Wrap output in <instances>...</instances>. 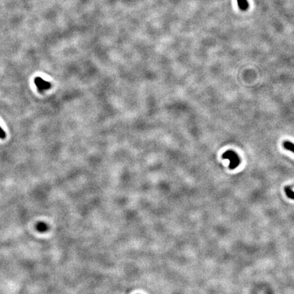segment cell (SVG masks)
Here are the masks:
<instances>
[{
	"instance_id": "52a82bcc",
	"label": "cell",
	"mask_w": 294,
	"mask_h": 294,
	"mask_svg": "<svg viewBox=\"0 0 294 294\" xmlns=\"http://www.w3.org/2000/svg\"><path fill=\"white\" fill-rule=\"evenodd\" d=\"M6 137V134L5 132L3 130V129L0 127V138L1 139H5Z\"/></svg>"
},
{
	"instance_id": "277c9868",
	"label": "cell",
	"mask_w": 294,
	"mask_h": 294,
	"mask_svg": "<svg viewBox=\"0 0 294 294\" xmlns=\"http://www.w3.org/2000/svg\"><path fill=\"white\" fill-rule=\"evenodd\" d=\"M37 230L40 232H44L46 231H47L48 226L45 223L40 222L37 224Z\"/></svg>"
},
{
	"instance_id": "3957f363",
	"label": "cell",
	"mask_w": 294,
	"mask_h": 294,
	"mask_svg": "<svg viewBox=\"0 0 294 294\" xmlns=\"http://www.w3.org/2000/svg\"><path fill=\"white\" fill-rule=\"evenodd\" d=\"M282 146L286 150L291 151L294 153V144L290 142V141L286 140L282 143Z\"/></svg>"
},
{
	"instance_id": "7a4b0ae2",
	"label": "cell",
	"mask_w": 294,
	"mask_h": 294,
	"mask_svg": "<svg viewBox=\"0 0 294 294\" xmlns=\"http://www.w3.org/2000/svg\"><path fill=\"white\" fill-rule=\"evenodd\" d=\"M34 82H35V85H36L37 89L39 90L40 92H42V91L45 90L50 89L51 87L50 82L44 81V80L40 77L36 78L35 80H34Z\"/></svg>"
},
{
	"instance_id": "8992f818",
	"label": "cell",
	"mask_w": 294,
	"mask_h": 294,
	"mask_svg": "<svg viewBox=\"0 0 294 294\" xmlns=\"http://www.w3.org/2000/svg\"><path fill=\"white\" fill-rule=\"evenodd\" d=\"M239 7L242 10H246L248 7V3L247 0H237Z\"/></svg>"
},
{
	"instance_id": "5b68a950",
	"label": "cell",
	"mask_w": 294,
	"mask_h": 294,
	"mask_svg": "<svg viewBox=\"0 0 294 294\" xmlns=\"http://www.w3.org/2000/svg\"><path fill=\"white\" fill-rule=\"evenodd\" d=\"M285 192L289 198L292 200H294V192H293L291 188L289 187H287L285 188Z\"/></svg>"
},
{
	"instance_id": "6da1fadb",
	"label": "cell",
	"mask_w": 294,
	"mask_h": 294,
	"mask_svg": "<svg viewBox=\"0 0 294 294\" xmlns=\"http://www.w3.org/2000/svg\"><path fill=\"white\" fill-rule=\"evenodd\" d=\"M222 157L224 159L230 160V165L229 168L230 170H234L237 167L240 163V159L238 155L233 151H227L225 152L222 155Z\"/></svg>"
}]
</instances>
